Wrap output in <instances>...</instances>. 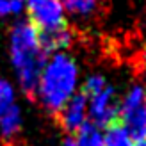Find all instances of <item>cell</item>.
I'll use <instances>...</instances> for the list:
<instances>
[{"label": "cell", "instance_id": "cell-12", "mask_svg": "<svg viewBox=\"0 0 146 146\" xmlns=\"http://www.w3.org/2000/svg\"><path fill=\"white\" fill-rule=\"evenodd\" d=\"M14 105V93L9 82L0 78V114H4L9 107Z\"/></svg>", "mask_w": 146, "mask_h": 146}, {"label": "cell", "instance_id": "cell-15", "mask_svg": "<svg viewBox=\"0 0 146 146\" xmlns=\"http://www.w3.org/2000/svg\"><path fill=\"white\" fill-rule=\"evenodd\" d=\"M64 146H77L75 135H73V134H68V135H66V139H64Z\"/></svg>", "mask_w": 146, "mask_h": 146}, {"label": "cell", "instance_id": "cell-13", "mask_svg": "<svg viewBox=\"0 0 146 146\" xmlns=\"http://www.w3.org/2000/svg\"><path fill=\"white\" fill-rule=\"evenodd\" d=\"M105 86H107V82H105V78L102 77V75H91V77L84 82L82 94H84L86 98H89V96H93V94L100 93Z\"/></svg>", "mask_w": 146, "mask_h": 146}, {"label": "cell", "instance_id": "cell-5", "mask_svg": "<svg viewBox=\"0 0 146 146\" xmlns=\"http://www.w3.org/2000/svg\"><path fill=\"white\" fill-rule=\"evenodd\" d=\"M118 100L112 86H105L100 93L87 98V116L89 123L96 128H107L118 123Z\"/></svg>", "mask_w": 146, "mask_h": 146}, {"label": "cell", "instance_id": "cell-8", "mask_svg": "<svg viewBox=\"0 0 146 146\" xmlns=\"http://www.w3.org/2000/svg\"><path fill=\"white\" fill-rule=\"evenodd\" d=\"M21 130V116L16 105L9 107L4 114H0V132L5 143H13Z\"/></svg>", "mask_w": 146, "mask_h": 146}, {"label": "cell", "instance_id": "cell-3", "mask_svg": "<svg viewBox=\"0 0 146 146\" xmlns=\"http://www.w3.org/2000/svg\"><path fill=\"white\" fill-rule=\"evenodd\" d=\"M118 123L137 143L146 141V89L132 86L118 105Z\"/></svg>", "mask_w": 146, "mask_h": 146}, {"label": "cell", "instance_id": "cell-14", "mask_svg": "<svg viewBox=\"0 0 146 146\" xmlns=\"http://www.w3.org/2000/svg\"><path fill=\"white\" fill-rule=\"evenodd\" d=\"M21 11V0H0V16L16 14Z\"/></svg>", "mask_w": 146, "mask_h": 146}, {"label": "cell", "instance_id": "cell-1", "mask_svg": "<svg viewBox=\"0 0 146 146\" xmlns=\"http://www.w3.org/2000/svg\"><path fill=\"white\" fill-rule=\"evenodd\" d=\"M46 54L39 45L38 31L27 21H20L11 31V61L21 89L29 98H36L39 75L46 62Z\"/></svg>", "mask_w": 146, "mask_h": 146}, {"label": "cell", "instance_id": "cell-7", "mask_svg": "<svg viewBox=\"0 0 146 146\" xmlns=\"http://www.w3.org/2000/svg\"><path fill=\"white\" fill-rule=\"evenodd\" d=\"M38 38H39V45L45 54H52V52L59 54V50H64L70 46L73 36H71V31L68 29V25H62L59 29H54V31L38 32Z\"/></svg>", "mask_w": 146, "mask_h": 146}, {"label": "cell", "instance_id": "cell-9", "mask_svg": "<svg viewBox=\"0 0 146 146\" xmlns=\"http://www.w3.org/2000/svg\"><path fill=\"white\" fill-rule=\"evenodd\" d=\"M104 146H141V143H137L119 123H114L105 128Z\"/></svg>", "mask_w": 146, "mask_h": 146}, {"label": "cell", "instance_id": "cell-17", "mask_svg": "<svg viewBox=\"0 0 146 146\" xmlns=\"http://www.w3.org/2000/svg\"><path fill=\"white\" fill-rule=\"evenodd\" d=\"M141 146H146V141H143V143H141Z\"/></svg>", "mask_w": 146, "mask_h": 146}, {"label": "cell", "instance_id": "cell-6", "mask_svg": "<svg viewBox=\"0 0 146 146\" xmlns=\"http://www.w3.org/2000/svg\"><path fill=\"white\" fill-rule=\"evenodd\" d=\"M61 127L68 134H77L87 123V98L82 93H75L57 112Z\"/></svg>", "mask_w": 146, "mask_h": 146}, {"label": "cell", "instance_id": "cell-16", "mask_svg": "<svg viewBox=\"0 0 146 146\" xmlns=\"http://www.w3.org/2000/svg\"><path fill=\"white\" fill-rule=\"evenodd\" d=\"M143 66L146 70V48H144V52H143Z\"/></svg>", "mask_w": 146, "mask_h": 146}, {"label": "cell", "instance_id": "cell-4", "mask_svg": "<svg viewBox=\"0 0 146 146\" xmlns=\"http://www.w3.org/2000/svg\"><path fill=\"white\" fill-rule=\"evenodd\" d=\"M27 13L31 18V25L38 32L54 31L66 25V9L61 0H29Z\"/></svg>", "mask_w": 146, "mask_h": 146}, {"label": "cell", "instance_id": "cell-2", "mask_svg": "<svg viewBox=\"0 0 146 146\" xmlns=\"http://www.w3.org/2000/svg\"><path fill=\"white\" fill-rule=\"evenodd\" d=\"M78 84L77 62L66 54H55L45 62L39 75L36 98L45 105L50 112L57 114L61 107L75 94Z\"/></svg>", "mask_w": 146, "mask_h": 146}, {"label": "cell", "instance_id": "cell-11", "mask_svg": "<svg viewBox=\"0 0 146 146\" xmlns=\"http://www.w3.org/2000/svg\"><path fill=\"white\" fill-rule=\"evenodd\" d=\"M64 9H68L73 14H78V16H87L91 14L100 0H61Z\"/></svg>", "mask_w": 146, "mask_h": 146}, {"label": "cell", "instance_id": "cell-10", "mask_svg": "<svg viewBox=\"0 0 146 146\" xmlns=\"http://www.w3.org/2000/svg\"><path fill=\"white\" fill-rule=\"evenodd\" d=\"M77 146H104V134L93 123L87 121L86 125L75 134Z\"/></svg>", "mask_w": 146, "mask_h": 146}]
</instances>
